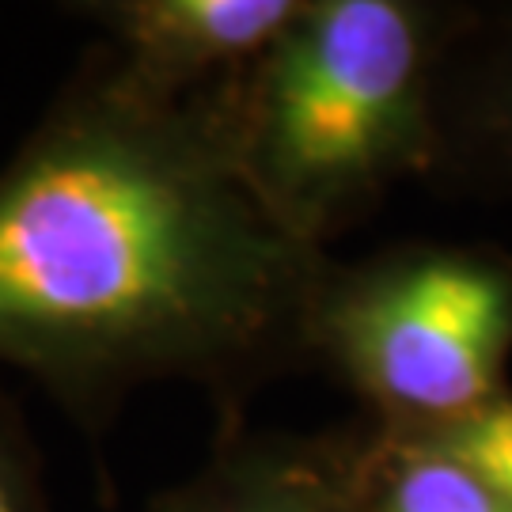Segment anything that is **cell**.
I'll list each match as a JSON object with an SVG mask.
<instances>
[{
    "label": "cell",
    "mask_w": 512,
    "mask_h": 512,
    "mask_svg": "<svg viewBox=\"0 0 512 512\" xmlns=\"http://www.w3.org/2000/svg\"><path fill=\"white\" fill-rule=\"evenodd\" d=\"M300 0H122L95 8L118 46L114 69L156 95H190L274 46Z\"/></svg>",
    "instance_id": "obj_4"
},
{
    "label": "cell",
    "mask_w": 512,
    "mask_h": 512,
    "mask_svg": "<svg viewBox=\"0 0 512 512\" xmlns=\"http://www.w3.org/2000/svg\"><path fill=\"white\" fill-rule=\"evenodd\" d=\"M505 114H509V129H512V88H509V107H505Z\"/></svg>",
    "instance_id": "obj_9"
},
{
    "label": "cell",
    "mask_w": 512,
    "mask_h": 512,
    "mask_svg": "<svg viewBox=\"0 0 512 512\" xmlns=\"http://www.w3.org/2000/svg\"><path fill=\"white\" fill-rule=\"evenodd\" d=\"M0 512H42L31 448L4 399H0Z\"/></svg>",
    "instance_id": "obj_8"
},
{
    "label": "cell",
    "mask_w": 512,
    "mask_h": 512,
    "mask_svg": "<svg viewBox=\"0 0 512 512\" xmlns=\"http://www.w3.org/2000/svg\"><path fill=\"white\" fill-rule=\"evenodd\" d=\"M243 175L220 95H156L114 65L0 167V365L61 399L236 380L311 349L327 289Z\"/></svg>",
    "instance_id": "obj_1"
},
{
    "label": "cell",
    "mask_w": 512,
    "mask_h": 512,
    "mask_svg": "<svg viewBox=\"0 0 512 512\" xmlns=\"http://www.w3.org/2000/svg\"><path fill=\"white\" fill-rule=\"evenodd\" d=\"M410 440L433 444L444 456L471 467L512 512V399H494L471 418L456 421L448 429H437L429 437Z\"/></svg>",
    "instance_id": "obj_7"
},
{
    "label": "cell",
    "mask_w": 512,
    "mask_h": 512,
    "mask_svg": "<svg viewBox=\"0 0 512 512\" xmlns=\"http://www.w3.org/2000/svg\"><path fill=\"white\" fill-rule=\"evenodd\" d=\"M368 512H509V505L463 467L421 440H391L368 471Z\"/></svg>",
    "instance_id": "obj_6"
},
{
    "label": "cell",
    "mask_w": 512,
    "mask_h": 512,
    "mask_svg": "<svg viewBox=\"0 0 512 512\" xmlns=\"http://www.w3.org/2000/svg\"><path fill=\"white\" fill-rule=\"evenodd\" d=\"M429 42L399 0H300L293 23L228 84L239 167L293 236L319 247L418 160Z\"/></svg>",
    "instance_id": "obj_2"
},
{
    "label": "cell",
    "mask_w": 512,
    "mask_h": 512,
    "mask_svg": "<svg viewBox=\"0 0 512 512\" xmlns=\"http://www.w3.org/2000/svg\"><path fill=\"white\" fill-rule=\"evenodd\" d=\"M311 349L384 410L395 440L429 437L501 399L512 270L467 251H418L330 277Z\"/></svg>",
    "instance_id": "obj_3"
},
{
    "label": "cell",
    "mask_w": 512,
    "mask_h": 512,
    "mask_svg": "<svg viewBox=\"0 0 512 512\" xmlns=\"http://www.w3.org/2000/svg\"><path fill=\"white\" fill-rule=\"evenodd\" d=\"M156 512H368V471L300 444L224 456Z\"/></svg>",
    "instance_id": "obj_5"
}]
</instances>
